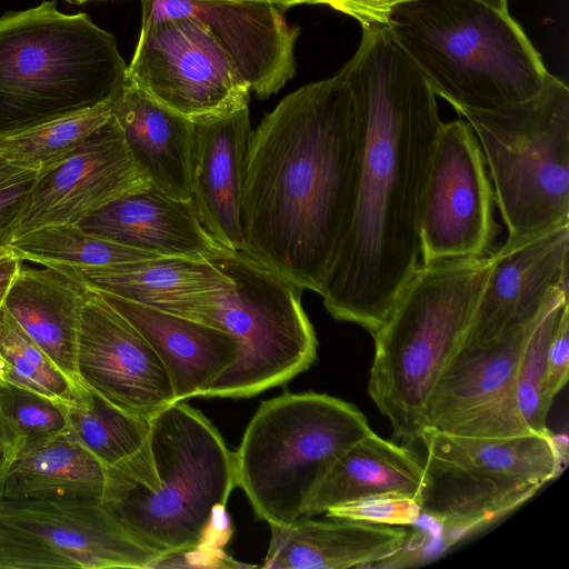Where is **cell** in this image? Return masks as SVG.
<instances>
[{
  "mask_svg": "<svg viewBox=\"0 0 569 569\" xmlns=\"http://www.w3.org/2000/svg\"><path fill=\"white\" fill-rule=\"evenodd\" d=\"M361 28L358 49L338 70L363 124L358 192L320 296L335 319L372 335L420 264L422 203L443 122L435 92L387 26Z\"/></svg>",
  "mask_w": 569,
  "mask_h": 569,
  "instance_id": "obj_1",
  "label": "cell"
},
{
  "mask_svg": "<svg viewBox=\"0 0 569 569\" xmlns=\"http://www.w3.org/2000/svg\"><path fill=\"white\" fill-rule=\"evenodd\" d=\"M363 143L338 72L286 96L248 140L242 252L320 295L352 221Z\"/></svg>",
  "mask_w": 569,
  "mask_h": 569,
  "instance_id": "obj_2",
  "label": "cell"
},
{
  "mask_svg": "<svg viewBox=\"0 0 569 569\" xmlns=\"http://www.w3.org/2000/svg\"><path fill=\"white\" fill-rule=\"evenodd\" d=\"M234 488L233 452L209 419L177 401L150 420L136 453L107 468L102 501L137 541L163 557L207 542Z\"/></svg>",
  "mask_w": 569,
  "mask_h": 569,
  "instance_id": "obj_3",
  "label": "cell"
},
{
  "mask_svg": "<svg viewBox=\"0 0 569 569\" xmlns=\"http://www.w3.org/2000/svg\"><path fill=\"white\" fill-rule=\"evenodd\" d=\"M386 26L435 94L459 114L523 102L551 76L507 0H403Z\"/></svg>",
  "mask_w": 569,
  "mask_h": 569,
  "instance_id": "obj_4",
  "label": "cell"
},
{
  "mask_svg": "<svg viewBox=\"0 0 569 569\" xmlns=\"http://www.w3.org/2000/svg\"><path fill=\"white\" fill-rule=\"evenodd\" d=\"M490 253L420 263L371 335L368 392L407 447L420 442L427 428V401L462 345L490 271Z\"/></svg>",
  "mask_w": 569,
  "mask_h": 569,
  "instance_id": "obj_5",
  "label": "cell"
},
{
  "mask_svg": "<svg viewBox=\"0 0 569 569\" xmlns=\"http://www.w3.org/2000/svg\"><path fill=\"white\" fill-rule=\"evenodd\" d=\"M127 69L114 37L57 2L0 16V133L111 102Z\"/></svg>",
  "mask_w": 569,
  "mask_h": 569,
  "instance_id": "obj_6",
  "label": "cell"
},
{
  "mask_svg": "<svg viewBox=\"0 0 569 569\" xmlns=\"http://www.w3.org/2000/svg\"><path fill=\"white\" fill-rule=\"evenodd\" d=\"M353 405L317 392L282 393L261 402L233 452L236 487L256 516L287 526L306 505L330 466L372 433Z\"/></svg>",
  "mask_w": 569,
  "mask_h": 569,
  "instance_id": "obj_7",
  "label": "cell"
},
{
  "mask_svg": "<svg viewBox=\"0 0 569 569\" xmlns=\"http://www.w3.org/2000/svg\"><path fill=\"white\" fill-rule=\"evenodd\" d=\"M460 114L479 141L507 239L569 223L568 86L551 74L523 102Z\"/></svg>",
  "mask_w": 569,
  "mask_h": 569,
  "instance_id": "obj_8",
  "label": "cell"
},
{
  "mask_svg": "<svg viewBox=\"0 0 569 569\" xmlns=\"http://www.w3.org/2000/svg\"><path fill=\"white\" fill-rule=\"evenodd\" d=\"M233 281L211 319L239 343L236 360L200 393L249 398L308 370L318 340L301 303L303 289L242 251L207 259Z\"/></svg>",
  "mask_w": 569,
  "mask_h": 569,
  "instance_id": "obj_9",
  "label": "cell"
},
{
  "mask_svg": "<svg viewBox=\"0 0 569 569\" xmlns=\"http://www.w3.org/2000/svg\"><path fill=\"white\" fill-rule=\"evenodd\" d=\"M127 77L192 123L248 108L250 90L211 31L191 17L141 26Z\"/></svg>",
  "mask_w": 569,
  "mask_h": 569,
  "instance_id": "obj_10",
  "label": "cell"
},
{
  "mask_svg": "<svg viewBox=\"0 0 569 569\" xmlns=\"http://www.w3.org/2000/svg\"><path fill=\"white\" fill-rule=\"evenodd\" d=\"M495 202L472 128L462 120L443 122L422 203L421 263L488 256L498 229Z\"/></svg>",
  "mask_w": 569,
  "mask_h": 569,
  "instance_id": "obj_11",
  "label": "cell"
},
{
  "mask_svg": "<svg viewBox=\"0 0 569 569\" xmlns=\"http://www.w3.org/2000/svg\"><path fill=\"white\" fill-rule=\"evenodd\" d=\"M532 322L488 345L460 347L429 396L427 427L463 437L530 432L517 405L516 373Z\"/></svg>",
  "mask_w": 569,
  "mask_h": 569,
  "instance_id": "obj_12",
  "label": "cell"
},
{
  "mask_svg": "<svg viewBox=\"0 0 569 569\" xmlns=\"http://www.w3.org/2000/svg\"><path fill=\"white\" fill-rule=\"evenodd\" d=\"M77 370L84 386L139 419L150 421L176 402L169 376L156 351L92 289L82 309Z\"/></svg>",
  "mask_w": 569,
  "mask_h": 569,
  "instance_id": "obj_13",
  "label": "cell"
},
{
  "mask_svg": "<svg viewBox=\"0 0 569 569\" xmlns=\"http://www.w3.org/2000/svg\"><path fill=\"white\" fill-rule=\"evenodd\" d=\"M151 186L111 114L70 157L37 174L16 239L46 227L79 224L110 202Z\"/></svg>",
  "mask_w": 569,
  "mask_h": 569,
  "instance_id": "obj_14",
  "label": "cell"
},
{
  "mask_svg": "<svg viewBox=\"0 0 569 569\" xmlns=\"http://www.w3.org/2000/svg\"><path fill=\"white\" fill-rule=\"evenodd\" d=\"M141 2L142 26L183 17L201 21L259 99L277 93L295 76L293 49L300 30L286 22V8L236 0Z\"/></svg>",
  "mask_w": 569,
  "mask_h": 569,
  "instance_id": "obj_15",
  "label": "cell"
},
{
  "mask_svg": "<svg viewBox=\"0 0 569 569\" xmlns=\"http://www.w3.org/2000/svg\"><path fill=\"white\" fill-rule=\"evenodd\" d=\"M569 223L491 251V267L461 347H478L529 325L568 286Z\"/></svg>",
  "mask_w": 569,
  "mask_h": 569,
  "instance_id": "obj_16",
  "label": "cell"
},
{
  "mask_svg": "<svg viewBox=\"0 0 569 569\" xmlns=\"http://www.w3.org/2000/svg\"><path fill=\"white\" fill-rule=\"evenodd\" d=\"M0 525L41 541L76 568H153L162 557L97 499H3Z\"/></svg>",
  "mask_w": 569,
  "mask_h": 569,
  "instance_id": "obj_17",
  "label": "cell"
},
{
  "mask_svg": "<svg viewBox=\"0 0 569 569\" xmlns=\"http://www.w3.org/2000/svg\"><path fill=\"white\" fill-rule=\"evenodd\" d=\"M57 270L92 290L208 325L233 289L210 261L182 257Z\"/></svg>",
  "mask_w": 569,
  "mask_h": 569,
  "instance_id": "obj_18",
  "label": "cell"
},
{
  "mask_svg": "<svg viewBox=\"0 0 569 569\" xmlns=\"http://www.w3.org/2000/svg\"><path fill=\"white\" fill-rule=\"evenodd\" d=\"M249 109L193 123L191 202L210 237L230 251H243L242 196Z\"/></svg>",
  "mask_w": 569,
  "mask_h": 569,
  "instance_id": "obj_19",
  "label": "cell"
},
{
  "mask_svg": "<svg viewBox=\"0 0 569 569\" xmlns=\"http://www.w3.org/2000/svg\"><path fill=\"white\" fill-rule=\"evenodd\" d=\"M78 226L163 257L207 260L226 250L204 230L191 201L173 199L152 186L110 202Z\"/></svg>",
  "mask_w": 569,
  "mask_h": 569,
  "instance_id": "obj_20",
  "label": "cell"
},
{
  "mask_svg": "<svg viewBox=\"0 0 569 569\" xmlns=\"http://www.w3.org/2000/svg\"><path fill=\"white\" fill-rule=\"evenodd\" d=\"M99 293L156 351L169 376L176 402L200 396L238 356L237 339L223 329Z\"/></svg>",
  "mask_w": 569,
  "mask_h": 569,
  "instance_id": "obj_21",
  "label": "cell"
},
{
  "mask_svg": "<svg viewBox=\"0 0 569 569\" xmlns=\"http://www.w3.org/2000/svg\"><path fill=\"white\" fill-rule=\"evenodd\" d=\"M271 538L262 568L347 569L386 561L402 551L408 531L401 526L301 518L269 525Z\"/></svg>",
  "mask_w": 569,
  "mask_h": 569,
  "instance_id": "obj_22",
  "label": "cell"
},
{
  "mask_svg": "<svg viewBox=\"0 0 569 569\" xmlns=\"http://www.w3.org/2000/svg\"><path fill=\"white\" fill-rule=\"evenodd\" d=\"M127 147L153 188L191 201L193 123L152 99L128 77L111 101Z\"/></svg>",
  "mask_w": 569,
  "mask_h": 569,
  "instance_id": "obj_23",
  "label": "cell"
},
{
  "mask_svg": "<svg viewBox=\"0 0 569 569\" xmlns=\"http://www.w3.org/2000/svg\"><path fill=\"white\" fill-rule=\"evenodd\" d=\"M89 292L90 288L61 270L21 266L3 303L78 388L83 386L77 370L78 337Z\"/></svg>",
  "mask_w": 569,
  "mask_h": 569,
  "instance_id": "obj_24",
  "label": "cell"
},
{
  "mask_svg": "<svg viewBox=\"0 0 569 569\" xmlns=\"http://www.w3.org/2000/svg\"><path fill=\"white\" fill-rule=\"evenodd\" d=\"M540 487L426 455L419 505L443 531L465 533L513 510Z\"/></svg>",
  "mask_w": 569,
  "mask_h": 569,
  "instance_id": "obj_25",
  "label": "cell"
},
{
  "mask_svg": "<svg viewBox=\"0 0 569 569\" xmlns=\"http://www.w3.org/2000/svg\"><path fill=\"white\" fill-rule=\"evenodd\" d=\"M423 462L407 446L375 431L343 451L312 491L303 518L365 498L395 495L419 501Z\"/></svg>",
  "mask_w": 569,
  "mask_h": 569,
  "instance_id": "obj_26",
  "label": "cell"
},
{
  "mask_svg": "<svg viewBox=\"0 0 569 569\" xmlns=\"http://www.w3.org/2000/svg\"><path fill=\"white\" fill-rule=\"evenodd\" d=\"M426 455L486 473L543 486L561 472L562 453L549 432L508 437H463L427 427Z\"/></svg>",
  "mask_w": 569,
  "mask_h": 569,
  "instance_id": "obj_27",
  "label": "cell"
},
{
  "mask_svg": "<svg viewBox=\"0 0 569 569\" xmlns=\"http://www.w3.org/2000/svg\"><path fill=\"white\" fill-rule=\"evenodd\" d=\"M106 466L68 427L8 469L4 499L102 500Z\"/></svg>",
  "mask_w": 569,
  "mask_h": 569,
  "instance_id": "obj_28",
  "label": "cell"
},
{
  "mask_svg": "<svg viewBox=\"0 0 569 569\" xmlns=\"http://www.w3.org/2000/svg\"><path fill=\"white\" fill-rule=\"evenodd\" d=\"M111 102L0 133V157L36 172L70 157L111 117Z\"/></svg>",
  "mask_w": 569,
  "mask_h": 569,
  "instance_id": "obj_29",
  "label": "cell"
},
{
  "mask_svg": "<svg viewBox=\"0 0 569 569\" xmlns=\"http://www.w3.org/2000/svg\"><path fill=\"white\" fill-rule=\"evenodd\" d=\"M10 248L23 261L54 269L107 267L163 257L104 239L78 224L34 230L14 239Z\"/></svg>",
  "mask_w": 569,
  "mask_h": 569,
  "instance_id": "obj_30",
  "label": "cell"
},
{
  "mask_svg": "<svg viewBox=\"0 0 569 569\" xmlns=\"http://www.w3.org/2000/svg\"><path fill=\"white\" fill-rule=\"evenodd\" d=\"M64 409L70 430L106 468L136 453L147 440L150 421L129 415L84 385Z\"/></svg>",
  "mask_w": 569,
  "mask_h": 569,
  "instance_id": "obj_31",
  "label": "cell"
},
{
  "mask_svg": "<svg viewBox=\"0 0 569 569\" xmlns=\"http://www.w3.org/2000/svg\"><path fill=\"white\" fill-rule=\"evenodd\" d=\"M68 427L63 403L10 381L0 382V447L8 467Z\"/></svg>",
  "mask_w": 569,
  "mask_h": 569,
  "instance_id": "obj_32",
  "label": "cell"
},
{
  "mask_svg": "<svg viewBox=\"0 0 569 569\" xmlns=\"http://www.w3.org/2000/svg\"><path fill=\"white\" fill-rule=\"evenodd\" d=\"M569 287L556 289L533 320L516 373V398L521 419L530 432H547L551 403L545 391L547 355L559 320L569 309Z\"/></svg>",
  "mask_w": 569,
  "mask_h": 569,
  "instance_id": "obj_33",
  "label": "cell"
},
{
  "mask_svg": "<svg viewBox=\"0 0 569 569\" xmlns=\"http://www.w3.org/2000/svg\"><path fill=\"white\" fill-rule=\"evenodd\" d=\"M0 357L6 380L68 405L83 387H76L9 311H0Z\"/></svg>",
  "mask_w": 569,
  "mask_h": 569,
  "instance_id": "obj_34",
  "label": "cell"
},
{
  "mask_svg": "<svg viewBox=\"0 0 569 569\" xmlns=\"http://www.w3.org/2000/svg\"><path fill=\"white\" fill-rule=\"evenodd\" d=\"M326 518L386 526L416 525L421 513L419 501L409 497L381 495L333 507Z\"/></svg>",
  "mask_w": 569,
  "mask_h": 569,
  "instance_id": "obj_35",
  "label": "cell"
},
{
  "mask_svg": "<svg viewBox=\"0 0 569 569\" xmlns=\"http://www.w3.org/2000/svg\"><path fill=\"white\" fill-rule=\"evenodd\" d=\"M37 174L0 157V249L16 239Z\"/></svg>",
  "mask_w": 569,
  "mask_h": 569,
  "instance_id": "obj_36",
  "label": "cell"
},
{
  "mask_svg": "<svg viewBox=\"0 0 569 569\" xmlns=\"http://www.w3.org/2000/svg\"><path fill=\"white\" fill-rule=\"evenodd\" d=\"M568 371L569 309L562 313L548 348L545 391L550 403L567 383Z\"/></svg>",
  "mask_w": 569,
  "mask_h": 569,
  "instance_id": "obj_37",
  "label": "cell"
},
{
  "mask_svg": "<svg viewBox=\"0 0 569 569\" xmlns=\"http://www.w3.org/2000/svg\"><path fill=\"white\" fill-rule=\"evenodd\" d=\"M403 0H318V4H327L357 21L361 27L386 24L390 9Z\"/></svg>",
  "mask_w": 569,
  "mask_h": 569,
  "instance_id": "obj_38",
  "label": "cell"
},
{
  "mask_svg": "<svg viewBox=\"0 0 569 569\" xmlns=\"http://www.w3.org/2000/svg\"><path fill=\"white\" fill-rule=\"evenodd\" d=\"M22 261L10 247L0 249V311L9 288L22 266Z\"/></svg>",
  "mask_w": 569,
  "mask_h": 569,
  "instance_id": "obj_39",
  "label": "cell"
},
{
  "mask_svg": "<svg viewBox=\"0 0 569 569\" xmlns=\"http://www.w3.org/2000/svg\"><path fill=\"white\" fill-rule=\"evenodd\" d=\"M242 2H259V3H268L281 8L288 9L291 6L296 4H318V0H236Z\"/></svg>",
  "mask_w": 569,
  "mask_h": 569,
  "instance_id": "obj_40",
  "label": "cell"
},
{
  "mask_svg": "<svg viewBox=\"0 0 569 569\" xmlns=\"http://www.w3.org/2000/svg\"><path fill=\"white\" fill-rule=\"evenodd\" d=\"M8 469L9 467L6 462L4 453L0 447V501L4 499V487Z\"/></svg>",
  "mask_w": 569,
  "mask_h": 569,
  "instance_id": "obj_41",
  "label": "cell"
},
{
  "mask_svg": "<svg viewBox=\"0 0 569 569\" xmlns=\"http://www.w3.org/2000/svg\"><path fill=\"white\" fill-rule=\"evenodd\" d=\"M6 380V365L4 361L0 357V382Z\"/></svg>",
  "mask_w": 569,
  "mask_h": 569,
  "instance_id": "obj_42",
  "label": "cell"
},
{
  "mask_svg": "<svg viewBox=\"0 0 569 569\" xmlns=\"http://www.w3.org/2000/svg\"><path fill=\"white\" fill-rule=\"evenodd\" d=\"M67 2L71 3V4H83V3H87L89 1H93V0H66Z\"/></svg>",
  "mask_w": 569,
  "mask_h": 569,
  "instance_id": "obj_43",
  "label": "cell"
}]
</instances>
